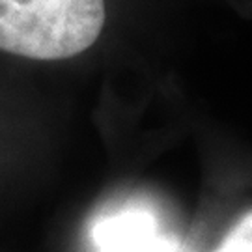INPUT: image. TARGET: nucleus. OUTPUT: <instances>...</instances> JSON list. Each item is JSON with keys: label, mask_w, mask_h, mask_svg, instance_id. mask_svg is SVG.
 Wrapping results in <instances>:
<instances>
[{"label": "nucleus", "mask_w": 252, "mask_h": 252, "mask_svg": "<svg viewBox=\"0 0 252 252\" xmlns=\"http://www.w3.org/2000/svg\"><path fill=\"white\" fill-rule=\"evenodd\" d=\"M107 23V0H0V51L65 60L88 51Z\"/></svg>", "instance_id": "f257e3e1"}, {"label": "nucleus", "mask_w": 252, "mask_h": 252, "mask_svg": "<svg viewBox=\"0 0 252 252\" xmlns=\"http://www.w3.org/2000/svg\"><path fill=\"white\" fill-rule=\"evenodd\" d=\"M95 241L101 252H170L166 241L153 234L152 224L140 215L107 220Z\"/></svg>", "instance_id": "f03ea898"}, {"label": "nucleus", "mask_w": 252, "mask_h": 252, "mask_svg": "<svg viewBox=\"0 0 252 252\" xmlns=\"http://www.w3.org/2000/svg\"><path fill=\"white\" fill-rule=\"evenodd\" d=\"M213 252H252V209L235 222Z\"/></svg>", "instance_id": "7ed1b4c3"}]
</instances>
